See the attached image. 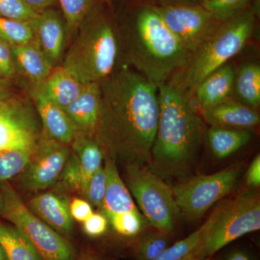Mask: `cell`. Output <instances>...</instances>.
<instances>
[{
	"label": "cell",
	"mask_w": 260,
	"mask_h": 260,
	"mask_svg": "<svg viewBox=\"0 0 260 260\" xmlns=\"http://www.w3.org/2000/svg\"><path fill=\"white\" fill-rule=\"evenodd\" d=\"M100 85L95 141L115 161L150 162L159 117L158 88L128 68L114 71Z\"/></svg>",
	"instance_id": "cell-1"
},
{
	"label": "cell",
	"mask_w": 260,
	"mask_h": 260,
	"mask_svg": "<svg viewBox=\"0 0 260 260\" xmlns=\"http://www.w3.org/2000/svg\"><path fill=\"white\" fill-rule=\"evenodd\" d=\"M159 117L150 162L167 177H182L206 135L205 121L189 99L166 83L158 88Z\"/></svg>",
	"instance_id": "cell-2"
},
{
	"label": "cell",
	"mask_w": 260,
	"mask_h": 260,
	"mask_svg": "<svg viewBox=\"0 0 260 260\" xmlns=\"http://www.w3.org/2000/svg\"><path fill=\"white\" fill-rule=\"evenodd\" d=\"M119 38L128 60L157 88L184 64L189 52L164 23L153 5L141 7Z\"/></svg>",
	"instance_id": "cell-3"
},
{
	"label": "cell",
	"mask_w": 260,
	"mask_h": 260,
	"mask_svg": "<svg viewBox=\"0 0 260 260\" xmlns=\"http://www.w3.org/2000/svg\"><path fill=\"white\" fill-rule=\"evenodd\" d=\"M256 11V7H250L230 20L219 23L189 52L184 64L167 83L189 100L200 82L229 62L245 47L254 32Z\"/></svg>",
	"instance_id": "cell-4"
},
{
	"label": "cell",
	"mask_w": 260,
	"mask_h": 260,
	"mask_svg": "<svg viewBox=\"0 0 260 260\" xmlns=\"http://www.w3.org/2000/svg\"><path fill=\"white\" fill-rule=\"evenodd\" d=\"M83 23L61 67L83 85L101 83L115 71L121 51L119 36L102 17H88Z\"/></svg>",
	"instance_id": "cell-5"
},
{
	"label": "cell",
	"mask_w": 260,
	"mask_h": 260,
	"mask_svg": "<svg viewBox=\"0 0 260 260\" xmlns=\"http://www.w3.org/2000/svg\"><path fill=\"white\" fill-rule=\"evenodd\" d=\"M0 216L23 233L43 259L76 260L73 246L32 213L5 182L0 184Z\"/></svg>",
	"instance_id": "cell-6"
},
{
	"label": "cell",
	"mask_w": 260,
	"mask_h": 260,
	"mask_svg": "<svg viewBox=\"0 0 260 260\" xmlns=\"http://www.w3.org/2000/svg\"><path fill=\"white\" fill-rule=\"evenodd\" d=\"M260 229V200L258 195L246 194L222 202L213 223L206 231L193 253L206 259L234 241Z\"/></svg>",
	"instance_id": "cell-7"
},
{
	"label": "cell",
	"mask_w": 260,
	"mask_h": 260,
	"mask_svg": "<svg viewBox=\"0 0 260 260\" xmlns=\"http://www.w3.org/2000/svg\"><path fill=\"white\" fill-rule=\"evenodd\" d=\"M126 186L147 222L158 232L172 235L181 216L172 186L145 165L126 167Z\"/></svg>",
	"instance_id": "cell-8"
},
{
	"label": "cell",
	"mask_w": 260,
	"mask_h": 260,
	"mask_svg": "<svg viewBox=\"0 0 260 260\" xmlns=\"http://www.w3.org/2000/svg\"><path fill=\"white\" fill-rule=\"evenodd\" d=\"M243 171L241 164H234L209 175L186 179L172 187L174 200L181 216L198 220L212 205L232 190Z\"/></svg>",
	"instance_id": "cell-9"
},
{
	"label": "cell",
	"mask_w": 260,
	"mask_h": 260,
	"mask_svg": "<svg viewBox=\"0 0 260 260\" xmlns=\"http://www.w3.org/2000/svg\"><path fill=\"white\" fill-rule=\"evenodd\" d=\"M153 6L189 52L219 23L201 5L168 3Z\"/></svg>",
	"instance_id": "cell-10"
},
{
	"label": "cell",
	"mask_w": 260,
	"mask_h": 260,
	"mask_svg": "<svg viewBox=\"0 0 260 260\" xmlns=\"http://www.w3.org/2000/svg\"><path fill=\"white\" fill-rule=\"evenodd\" d=\"M39 138L37 120L28 107L8 99L0 102V151L34 152Z\"/></svg>",
	"instance_id": "cell-11"
},
{
	"label": "cell",
	"mask_w": 260,
	"mask_h": 260,
	"mask_svg": "<svg viewBox=\"0 0 260 260\" xmlns=\"http://www.w3.org/2000/svg\"><path fill=\"white\" fill-rule=\"evenodd\" d=\"M69 155L66 145L47 137L41 139L21 173L20 184L24 189L35 191L54 185L59 179Z\"/></svg>",
	"instance_id": "cell-12"
},
{
	"label": "cell",
	"mask_w": 260,
	"mask_h": 260,
	"mask_svg": "<svg viewBox=\"0 0 260 260\" xmlns=\"http://www.w3.org/2000/svg\"><path fill=\"white\" fill-rule=\"evenodd\" d=\"M104 168L107 186L101 207L103 215L112 223L119 219L140 213L127 186L119 175L115 160L107 156Z\"/></svg>",
	"instance_id": "cell-13"
},
{
	"label": "cell",
	"mask_w": 260,
	"mask_h": 260,
	"mask_svg": "<svg viewBox=\"0 0 260 260\" xmlns=\"http://www.w3.org/2000/svg\"><path fill=\"white\" fill-rule=\"evenodd\" d=\"M199 113L205 122L210 126L252 129L259 125L260 122L257 110L244 105L232 97Z\"/></svg>",
	"instance_id": "cell-14"
},
{
	"label": "cell",
	"mask_w": 260,
	"mask_h": 260,
	"mask_svg": "<svg viewBox=\"0 0 260 260\" xmlns=\"http://www.w3.org/2000/svg\"><path fill=\"white\" fill-rule=\"evenodd\" d=\"M236 68L226 63L200 82L189 99L198 112L232 97Z\"/></svg>",
	"instance_id": "cell-15"
},
{
	"label": "cell",
	"mask_w": 260,
	"mask_h": 260,
	"mask_svg": "<svg viewBox=\"0 0 260 260\" xmlns=\"http://www.w3.org/2000/svg\"><path fill=\"white\" fill-rule=\"evenodd\" d=\"M39 47L53 64L59 60L64 50V24L55 10L47 9L30 21Z\"/></svg>",
	"instance_id": "cell-16"
},
{
	"label": "cell",
	"mask_w": 260,
	"mask_h": 260,
	"mask_svg": "<svg viewBox=\"0 0 260 260\" xmlns=\"http://www.w3.org/2000/svg\"><path fill=\"white\" fill-rule=\"evenodd\" d=\"M32 213L60 235L68 236L73 230V220L68 199L53 192L42 193L27 205Z\"/></svg>",
	"instance_id": "cell-17"
},
{
	"label": "cell",
	"mask_w": 260,
	"mask_h": 260,
	"mask_svg": "<svg viewBox=\"0 0 260 260\" xmlns=\"http://www.w3.org/2000/svg\"><path fill=\"white\" fill-rule=\"evenodd\" d=\"M35 98L47 138L64 145L73 143L78 129L64 109L49 99L41 88L36 93Z\"/></svg>",
	"instance_id": "cell-18"
},
{
	"label": "cell",
	"mask_w": 260,
	"mask_h": 260,
	"mask_svg": "<svg viewBox=\"0 0 260 260\" xmlns=\"http://www.w3.org/2000/svg\"><path fill=\"white\" fill-rule=\"evenodd\" d=\"M101 102L100 83L85 84L78 97L64 110L77 129L94 134L100 115Z\"/></svg>",
	"instance_id": "cell-19"
},
{
	"label": "cell",
	"mask_w": 260,
	"mask_h": 260,
	"mask_svg": "<svg viewBox=\"0 0 260 260\" xmlns=\"http://www.w3.org/2000/svg\"><path fill=\"white\" fill-rule=\"evenodd\" d=\"M10 47L16 67L32 81L42 83L51 74L54 64L36 39L28 44Z\"/></svg>",
	"instance_id": "cell-20"
},
{
	"label": "cell",
	"mask_w": 260,
	"mask_h": 260,
	"mask_svg": "<svg viewBox=\"0 0 260 260\" xmlns=\"http://www.w3.org/2000/svg\"><path fill=\"white\" fill-rule=\"evenodd\" d=\"M83 88V84L62 67L52 70L41 87L45 95L63 109L74 102Z\"/></svg>",
	"instance_id": "cell-21"
},
{
	"label": "cell",
	"mask_w": 260,
	"mask_h": 260,
	"mask_svg": "<svg viewBox=\"0 0 260 260\" xmlns=\"http://www.w3.org/2000/svg\"><path fill=\"white\" fill-rule=\"evenodd\" d=\"M232 97L257 110L260 105V64L250 61L236 68Z\"/></svg>",
	"instance_id": "cell-22"
},
{
	"label": "cell",
	"mask_w": 260,
	"mask_h": 260,
	"mask_svg": "<svg viewBox=\"0 0 260 260\" xmlns=\"http://www.w3.org/2000/svg\"><path fill=\"white\" fill-rule=\"evenodd\" d=\"M252 129L210 126L206 132L208 145L214 156L223 159L247 145L254 138Z\"/></svg>",
	"instance_id": "cell-23"
},
{
	"label": "cell",
	"mask_w": 260,
	"mask_h": 260,
	"mask_svg": "<svg viewBox=\"0 0 260 260\" xmlns=\"http://www.w3.org/2000/svg\"><path fill=\"white\" fill-rule=\"evenodd\" d=\"M0 245L8 260H44L23 233L1 221Z\"/></svg>",
	"instance_id": "cell-24"
},
{
	"label": "cell",
	"mask_w": 260,
	"mask_h": 260,
	"mask_svg": "<svg viewBox=\"0 0 260 260\" xmlns=\"http://www.w3.org/2000/svg\"><path fill=\"white\" fill-rule=\"evenodd\" d=\"M73 150L83 171L84 191L92 176L102 167L104 150L95 140L76 135L73 141Z\"/></svg>",
	"instance_id": "cell-25"
},
{
	"label": "cell",
	"mask_w": 260,
	"mask_h": 260,
	"mask_svg": "<svg viewBox=\"0 0 260 260\" xmlns=\"http://www.w3.org/2000/svg\"><path fill=\"white\" fill-rule=\"evenodd\" d=\"M218 212V205L205 223H203L190 235L179 242L171 244L162 254L155 260H185L192 256L193 253L199 246L200 241L206 231L213 223Z\"/></svg>",
	"instance_id": "cell-26"
},
{
	"label": "cell",
	"mask_w": 260,
	"mask_h": 260,
	"mask_svg": "<svg viewBox=\"0 0 260 260\" xmlns=\"http://www.w3.org/2000/svg\"><path fill=\"white\" fill-rule=\"evenodd\" d=\"M171 245V235L158 232H143L135 239L133 249L136 260H155Z\"/></svg>",
	"instance_id": "cell-27"
},
{
	"label": "cell",
	"mask_w": 260,
	"mask_h": 260,
	"mask_svg": "<svg viewBox=\"0 0 260 260\" xmlns=\"http://www.w3.org/2000/svg\"><path fill=\"white\" fill-rule=\"evenodd\" d=\"M0 38L10 46L23 45L35 40L30 22L0 17Z\"/></svg>",
	"instance_id": "cell-28"
},
{
	"label": "cell",
	"mask_w": 260,
	"mask_h": 260,
	"mask_svg": "<svg viewBox=\"0 0 260 260\" xmlns=\"http://www.w3.org/2000/svg\"><path fill=\"white\" fill-rule=\"evenodd\" d=\"M34 152L23 150L0 151V184L21 174Z\"/></svg>",
	"instance_id": "cell-29"
},
{
	"label": "cell",
	"mask_w": 260,
	"mask_h": 260,
	"mask_svg": "<svg viewBox=\"0 0 260 260\" xmlns=\"http://www.w3.org/2000/svg\"><path fill=\"white\" fill-rule=\"evenodd\" d=\"M70 31L80 28L88 18L94 0H58Z\"/></svg>",
	"instance_id": "cell-30"
},
{
	"label": "cell",
	"mask_w": 260,
	"mask_h": 260,
	"mask_svg": "<svg viewBox=\"0 0 260 260\" xmlns=\"http://www.w3.org/2000/svg\"><path fill=\"white\" fill-rule=\"evenodd\" d=\"M59 179L63 185L70 190L78 191L83 194L84 190V178L83 171L78 157L75 153L69 155Z\"/></svg>",
	"instance_id": "cell-31"
},
{
	"label": "cell",
	"mask_w": 260,
	"mask_h": 260,
	"mask_svg": "<svg viewBox=\"0 0 260 260\" xmlns=\"http://www.w3.org/2000/svg\"><path fill=\"white\" fill-rule=\"evenodd\" d=\"M39 13L32 10L24 0H0V17L30 22L37 18Z\"/></svg>",
	"instance_id": "cell-32"
},
{
	"label": "cell",
	"mask_w": 260,
	"mask_h": 260,
	"mask_svg": "<svg viewBox=\"0 0 260 260\" xmlns=\"http://www.w3.org/2000/svg\"><path fill=\"white\" fill-rule=\"evenodd\" d=\"M251 0H221L205 9L212 13L218 23L230 20L247 9Z\"/></svg>",
	"instance_id": "cell-33"
},
{
	"label": "cell",
	"mask_w": 260,
	"mask_h": 260,
	"mask_svg": "<svg viewBox=\"0 0 260 260\" xmlns=\"http://www.w3.org/2000/svg\"><path fill=\"white\" fill-rule=\"evenodd\" d=\"M107 179L104 168L102 167L89 180L84 191V196L93 206L101 208L105 196Z\"/></svg>",
	"instance_id": "cell-34"
},
{
	"label": "cell",
	"mask_w": 260,
	"mask_h": 260,
	"mask_svg": "<svg viewBox=\"0 0 260 260\" xmlns=\"http://www.w3.org/2000/svg\"><path fill=\"white\" fill-rule=\"evenodd\" d=\"M16 69L11 47L0 38V78L5 80L12 78Z\"/></svg>",
	"instance_id": "cell-35"
},
{
	"label": "cell",
	"mask_w": 260,
	"mask_h": 260,
	"mask_svg": "<svg viewBox=\"0 0 260 260\" xmlns=\"http://www.w3.org/2000/svg\"><path fill=\"white\" fill-rule=\"evenodd\" d=\"M108 220L103 214L93 213L83 222L84 232L90 237H99L107 231Z\"/></svg>",
	"instance_id": "cell-36"
},
{
	"label": "cell",
	"mask_w": 260,
	"mask_h": 260,
	"mask_svg": "<svg viewBox=\"0 0 260 260\" xmlns=\"http://www.w3.org/2000/svg\"><path fill=\"white\" fill-rule=\"evenodd\" d=\"M70 211L72 218L81 223L93 213L90 203L78 198L72 200L70 204Z\"/></svg>",
	"instance_id": "cell-37"
},
{
	"label": "cell",
	"mask_w": 260,
	"mask_h": 260,
	"mask_svg": "<svg viewBox=\"0 0 260 260\" xmlns=\"http://www.w3.org/2000/svg\"><path fill=\"white\" fill-rule=\"evenodd\" d=\"M246 181L251 187L260 185V156L259 154L251 162L246 174Z\"/></svg>",
	"instance_id": "cell-38"
},
{
	"label": "cell",
	"mask_w": 260,
	"mask_h": 260,
	"mask_svg": "<svg viewBox=\"0 0 260 260\" xmlns=\"http://www.w3.org/2000/svg\"><path fill=\"white\" fill-rule=\"evenodd\" d=\"M32 8L35 10L38 13H42L44 10L48 9L51 5L56 3L57 0H24Z\"/></svg>",
	"instance_id": "cell-39"
},
{
	"label": "cell",
	"mask_w": 260,
	"mask_h": 260,
	"mask_svg": "<svg viewBox=\"0 0 260 260\" xmlns=\"http://www.w3.org/2000/svg\"><path fill=\"white\" fill-rule=\"evenodd\" d=\"M220 260H256L254 256L247 251L242 249H235L228 253Z\"/></svg>",
	"instance_id": "cell-40"
},
{
	"label": "cell",
	"mask_w": 260,
	"mask_h": 260,
	"mask_svg": "<svg viewBox=\"0 0 260 260\" xmlns=\"http://www.w3.org/2000/svg\"><path fill=\"white\" fill-rule=\"evenodd\" d=\"M8 84L5 80L0 78V102L8 99Z\"/></svg>",
	"instance_id": "cell-41"
},
{
	"label": "cell",
	"mask_w": 260,
	"mask_h": 260,
	"mask_svg": "<svg viewBox=\"0 0 260 260\" xmlns=\"http://www.w3.org/2000/svg\"><path fill=\"white\" fill-rule=\"evenodd\" d=\"M77 260V259H76ZM78 260H99L95 256L91 254H85L83 256H80Z\"/></svg>",
	"instance_id": "cell-42"
},
{
	"label": "cell",
	"mask_w": 260,
	"mask_h": 260,
	"mask_svg": "<svg viewBox=\"0 0 260 260\" xmlns=\"http://www.w3.org/2000/svg\"><path fill=\"white\" fill-rule=\"evenodd\" d=\"M0 260H8L6 255H5V251L3 250L1 245H0Z\"/></svg>",
	"instance_id": "cell-43"
},
{
	"label": "cell",
	"mask_w": 260,
	"mask_h": 260,
	"mask_svg": "<svg viewBox=\"0 0 260 260\" xmlns=\"http://www.w3.org/2000/svg\"><path fill=\"white\" fill-rule=\"evenodd\" d=\"M185 260H214L213 257L206 258V259H201V258L195 257V256H191Z\"/></svg>",
	"instance_id": "cell-44"
}]
</instances>
